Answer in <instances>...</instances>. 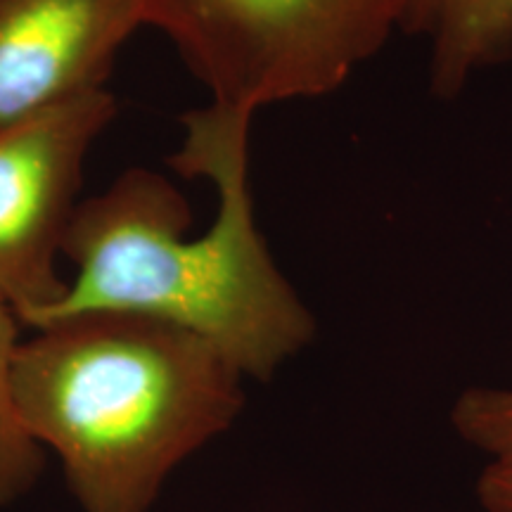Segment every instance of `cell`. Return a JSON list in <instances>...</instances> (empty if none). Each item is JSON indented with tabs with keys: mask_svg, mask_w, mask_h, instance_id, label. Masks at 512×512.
I'll return each instance as SVG.
<instances>
[{
	"mask_svg": "<svg viewBox=\"0 0 512 512\" xmlns=\"http://www.w3.org/2000/svg\"><path fill=\"white\" fill-rule=\"evenodd\" d=\"M252 117L216 102L183 114V145L171 166L185 178H209L219 192L214 226L200 238H183L188 200L155 171L128 169L81 202L62 245L76 275L31 330L76 313H138L207 339L256 382L302 354L316 337V318L256 228Z\"/></svg>",
	"mask_w": 512,
	"mask_h": 512,
	"instance_id": "6da1fadb",
	"label": "cell"
},
{
	"mask_svg": "<svg viewBox=\"0 0 512 512\" xmlns=\"http://www.w3.org/2000/svg\"><path fill=\"white\" fill-rule=\"evenodd\" d=\"M453 432L489 460H512V387H470L453 401Z\"/></svg>",
	"mask_w": 512,
	"mask_h": 512,
	"instance_id": "ba28073f",
	"label": "cell"
},
{
	"mask_svg": "<svg viewBox=\"0 0 512 512\" xmlns=\"http://www.w3.org/2000/svg\"><path fill=\"white\" fill-rule=\"evenodd\" d=\"M475 496L484 512H512V460H489L477 477Z\"/></svg>",
	"mask_w": 512,
	"mask_h": 512,
	"instance_id": "9c48e42d",
	"label": "cell"
},
{
	"mask_svg": "<svg viewBox=\"0 0 512 512\" xmlns=\"http://www.w3.org/2000/svg\"><path fill=\"white\" fill-rule=\"evenodd\" d=\"M403 34L430 50V88L441 100L512 60V0H408Z\"/></svg>",
	"mask_w": 512,
	"mask_h": 512,
	"instance_id": "8992f818",
	"label": "cell"
},
{
	"mask_svg": "<svg viewBox=\"0 0 512 512\" xmlns=\"http://www.w3.org/2000/svg\"><path fill=\"white\" fill-rule=\"evenodd\" d=\"M245 377L195 332L93 311L19 342V418L60 456L83 512H147L185 458L228 432Z\"/></svg>",
	"mask_w": 512,
	"mask_h": 512,
	"instance_id": "7a4b0ae2",
	"label": "cell"
},
{
	"mask_svg": "<svg viewBox=\"0 0 512 512\" xmlns=\"http://www.w3.org/2000/svg\"><path fill=\"white\" fill-rule=\"evenodd\" d=\"M114 112L100 88L0 126V299L27 328L67 292L57 254L79 207L83 162Z\"/></svg>",
	"mask_w": 512,
	"mask_h": 512,
	"instance_id": "277c9868",
	"label": "cell"
},
{
	"mask_svg": "<svg viewBox=\"0 0 512 512\" xmlns=\"http://www.w3.org/2000/svg\"><path fill=\"white\" fill-rule=\"evenodd\" d=\"M19 318L8 302L0 299V505L17 501L38 482L46 456L19 418L12 366L19 347Z\"/></svg>",
	"mask_w": 512,
	"mask_h": 512,
	"instance_id": "52a82bcc",
	"label": "cell"
},
{
	"mask_svg": "<svg viewBox=\"0 0 512 512\" xmlns=\"http://www.w3.org/2000/svg\"><path fill=\"white\" fill-rule=\"evenodd\" d=\"M211 102L254 114L339 91L403 27L408 0H145Z\"/></svg>",
	"mask_w": 512,
	"mask_h": 512,
	"instance_id": "3957f363",
	"label": "cell"
},
{
	"mask_svg": "<svg viewBox=\"0 0 512 512\" xmlns=\"http://www.w3.org/2000/svg\"><path fill=\"white\" fill-rule=\"evenodd\" d=\"M145 0H0V126L100 91Z\"/></svg>",
	"mask_w": 512,
	"mask_h": 512,
	"instance_id": "5b68a950",
	"label": "cell"
}]
</instances>
